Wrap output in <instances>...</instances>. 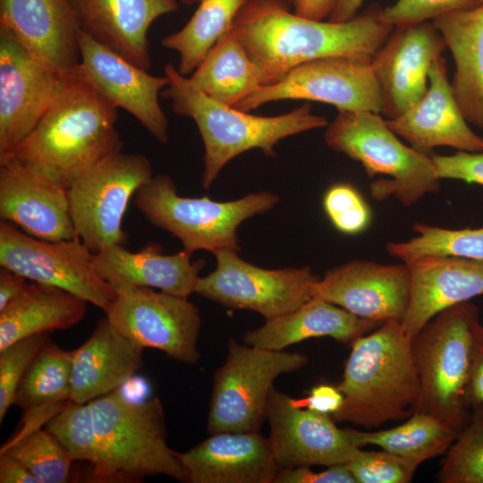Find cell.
<instances>
[{
    "mask_svg": "<svg viewBox=\"0 0 483 483\" xmlns=\"http://www.w3.org/2000/svg\"><path fill=\"white\" fill-rule=\"evenodd\" d=\"M66 77L0 29V158L10 156L31 132Z\"/></svg>",
    "mask_w": 483,
    "mask_h": 483,
    "instance_id": "15",
    "label": "cell"
},
{
    "mask_svg": "<svg viewBox=\"0 0 483 483\" xmlns=\"http://www.w3.org/2000/svg\"><path fill=\"white\" fill-rule=\"evenodd\" d=\"M47 341L46 334H38L0 350V424L13 404L17 388L26 371Z\"/></svg>",
    "mask_w": 483,
    "mask_h": 483,
    "instance_id": "39",
    "label": "cell"
},
{
    "mask_svg": "<svg viewBox=\"0 0 483 483\" xmlns=\"http://www.w3.org/2000/svg\"><path fill=\"white\" fill-rule=\"evenodd\" d=\"M411 343L394 319L354 340L336 386L343 402L333 419L374 428L411 416L420 394Z\"/></svg>",
    "mask_w": 483,
    "mask_h": 483,
    "instance_id": "3",
    "label": "cell"
},
{
    "mask_svg": "<svg viewBox=\"0 0 483 483\" xmlns=\"http://www.w3.org/2000/svg\"><path fill=\"white\" fill-rule=\"evenodd\" d=\"M177 455L191 483H274L280 470L259 431L213 434Z\"/></svg>",
    "mask_w": 483,
    "mask_h": 483,
    "instance_id": "25",
    "label": "cell"
},
{
    "mask_svg": "<svg viewBox=\"0 0 483 483\" xmlns=\"http://www.w3.org/2000/svg\"><path fill=\"white\" fill-rule=\"evenodd\" d=\"M482 4H483V0H482Z\"/></svg>",
    "mask_w": 483,
    "mask_h": 483,
    "instance_id": "52",
    "label": "cell"
},
{
    "mask_svg": "<svg viewBox=\"0 0 483 483\" xmlns=\"http://www.w3.org/2000/svg\"><path fill=\"white\" fill-rule=\"evenodd\" d=\"M117 118L114 106L69 74L43 117L10 156L67 190L97 161L122 150Z\"/></svg>",
    "mask_w": 483,
    "mask_h": 483,
    "instance_id": "2",
    "label": "cell"
},
{
    "mask_svg": "<svg viewBox=\"0 0 483 483\" xmlns=\"http://www.w3.org/2000/svg\"><path fill=\"white\" fill-rule=\"evenodd\" d=\"M0 29L64 76L80 62V29L70 0H0Z\"/></svg>",
    "mask_w": 483,
    "mask_h": 483,
    "instance_id": "21",
    "label": "cell"
},
{
    "mask_svg": "<svg viewBox=\"0 0 483 483\" xmlns=\"http://www.w3.org/2000/svg\"><path fill=\"white\" fill-rule=\"evenodd\" d=\"M22 462L38 483L69 481L73 460L63 445L47 428L35 429L13 437L1 452Z\"/></svg>",
    "mask_w": 483,
    "mask_h": 483,
    "instance_id": "36",
    "label": "cell"
},
{
    "mask_svg": "<svg viewBox=\"0 0 483 483\" xmlns=\"http://www.w3.org/2000/svg\"><path fill=\"white\" fill-rule=\"evenodd\" d=\"M479 318L475 304L458 303L436 315L411 343L420 384L414 411L431 414L459 431L471 415L472 326Z\"/></svg>",
    "mask_w": 483,
    "mask_h": 483,
    "instance_id": "7",
    "label": "cell"
},
{
    "mask_svg": "<svg viewBox=\"0 0 483 483\" xmlns=\"http://www.w3.org/2000/svg\"><path fill=\"white\" fill-rule=\"evenodd\" d=\"M432 23L453 57L451 89L467 123L483 129V4L440 15Z\"/></svg>",
    "mask_w": 483,
    "mask_h": 483,
    "instance_id": "29",
    "label": "cell"
},
{
    "mask_svg": "<svg viewBox=\"0 0 483 483\" xmlns=\"http://www.w3.org/2000/svg\"><path fill=\"white\" fill-rule=\"evenodd\" d=\"M26 283L27 279L22 275L1 267L0 310L19 295Z\"/></svg>",
    "mask_w": 483,
    "mask_h": 483,
    "instance_id": "49",
    "label": "cell"
},
{
    "mask_svg": "<svg viewBox=\"0 0 483 483\" xmlns=\"http://www.w3.org/2000/svg\"><path fill=\"white\" fill-rule=\"evenodd\" d=\"M143 347L100 319L90 336L72 350L71 396L86 403L124 385L143 364Z\"/></svg>",
    "mask_w": 483,
    "mask_h": 483,
    "instance_id": "27",
    "label": "cell"
},
{
    "mask_svg": "<svg viewBox=\"0 0 483 483\" xmlns=\"http://www.w3.org/2000/svg\"><path fill=\"white\" fill-rule=\"evenodd\" d=\"M80 30L129 62L149 70L151 23L178 9L176 0H70Z\"/></svg>",
    "mask_w": 483,
    "mask_h": 483,
    "instance_id": "24",
    "label": "cell"
},
{
    "mask_svg": "<svg viewBox=\"0 0 483 483\" xmlns=\"http://www.w3.org/2000/svg\"><path fill=\"white\" fill-rule=\"evenodd\" d=\"M403 262L411 295L402 325L411 340L442 310L483 294V259L424 255Z\"/></svg>",
    "mask_w": 483,
    "mask_h": 483,
    "instance_id": "23",
    "label": "cell"
},
{
    "mask_svg": "<svg viewBox=\"0 0 483 483\" xmlns=\"http://www.w3.org/2000/svg\"><path fill=\"white\" fill-rule=\"evenodd\" d=\"M249 0H199L190 21L180 30L161 40L163 47L178 53V71L191 75L216 43L233 25Z\"/></svg>",
    "mask_w": 483,
    "mask_h": 483,
    "instance_id": "34",
    "label": "cell"
},
{
    "mask_svg": "<svg viewBox=\"0 0 483 483\" xmlns=\"http://www.w3.org/2000/svg\"><path fill=\"white\" fill-rule=\"evenodd\" d=\"M180 1H182V3L187 4H193L197 3V2H199V0H180Z\"/></svg>",
    "mask_w": 483,
    "mask_h": 483,
    "instance_id": "51",
    "label": "cell"
},
{
    "mask_svg": "<svg viewBox=\"0 0 483 483\" xmlns=\"http://www.w3.org/2000/svg\"><path fill=\"white\" fill-rule=\"evenodd\" d=\"M468 401L471 408L483 406V325L479 319L472 326V359Z\"/></svg>",
    "mask_w": 483,
    "mask_h": 483,
    "instance_id": "45",
    "label": "cell"
},
{
    "mask_svg": "<svg viewBox=\"0 0 483 483\" xmlns=\"http://www.w3.org/2000/svg\"><path fill=\"white\" fill-rule=\"evenodd\" d=\"M167 85L161 97L171 101L174 114L191 118L203 145L201 185L208 189L223 167L238 155L258 148L267 157H275V147L289 136L326 127L325 116L311 113L303 104L276 116H258L214 100L172 64L164 67Z\"/></svg>",
    "mask_w": 483,
    "mask_h": 483,
    "instance_id": "4",
    "label": "cell"
},
{
    "mask_svg": "<svg viewBox=\"0 0 483 483\" xmlns=\"http://www.w3.org/2000/svg\"><path fill=\"white\" fill-rule=\"evenodd\" d=\"M153 177L142 153L114 152L86 170L68 189L77 237L92 252L124 244L122 223L131 198Z\"/></svg>",
    "mask_w": 483,
    "mask_h": 483,
    "instance_id": "10",
    "label": "cell"
},
{
    "mask_svg": "<svg viewBox=\"0 0 483 483\" xmlns=\"http://www.w3.org/2000/svg\"><path fill=\"white\" fill-rule=\"evenodd\" d=\"M356 483H409L419 464L382 451H360L345 463Z\"/></svg>",
    "mask_w": 483,
    "mask_h": 483,
    "instance_id": "40",
    "label": "cell"
},
{
    "mask_svg": "<svg viewBox=\"0 0 483 483\" xmlns=\"http://www.w3.org/2000/svg\"><path fill=\"white\" fill-rule=\"evenodd\" d=\"M87 301L63 289L30 281L0 310V350L22 338L68 329L85 316Z\"/></svg>",
    "mask_w": 483,
    "mask_h": 483,
    "instance_id": "30",
    "label": "cell"
},
{
    "mask_svg": "<svg viewBox=\"0 0 483 483\" xmlns=\"http://www.w3.org/2000/svg\"><path fill=\"white\" fill-rule=\"evenodd\" d=\"M381 324L360 318L322 299L311 298L298 309L247 331L243 343L262 349L284 351L309 338L328 336L351 344Z\"/></svg>",
    "mask_w": 483,
    "mask_h": 483,
    "instance_id": "28",
    "label": "cell"
},
{
    "mask_svg": "<svg viewBox=\"0 0 483 483\" xmlns=\"http://www.w3.org/2000/svg\"><path fill=\"white\" fill-rule=\"evenodd\" d=\"M80 62L71 75L85 81L117 109L131 114L159 143L169 141V122L158 97L167 78L154 76L80 30Z\"/></svg>",
    "mask_w": 483,
    "mask_h": 483,
    "instance_id": "16",
    "label": "cell"
},
{
    "mask_svg": "<svg viewBox=\"0 0 483 483\" xmlns=\"http://www.w3.org/2000/svg\"><path fill=\"white\" fill-rule=\"evenodd\" d=\"M46 428L63 445L73 461H83L94 466L97 461L98 445L90 402L69 401L48 422Z\"/></svg>",
    "mask_w": 483,
    "mask_h": 483,
    "instance_id": "38",
    "label": "cell"
},
{
    "mask_svg": "<svg viewBox=\"0 0 483 483\" xmlns=\"http://www.w3.org/2000/svg\"><path fill=\"white\" fill-rule=\"evenodd\" d=\"M0 217L41 240L78 238L67 190L13 156L0 158Z\"/></svg>",
    "mask_w": 483,
    "mask_h": 483,
    "instance_id": "20",
    "label": "cell"
},
{
    "mask_svg": "<svg viewBox=\"0 0 483 483\" xmlns=\"http://www.w3.org/2000/svg\"><path fill=\"white\" fill-rule=\"evenodd\" d=\"M90 403L98 445L93 481L139 482L164 475L188 482L177 452L168 446L157 397L134 401L117 389Z\"/></svg>",
    "mask_w": 483,
    "mask_h": 483,
    "instance_id": "5",
    "label": "cell"
},
{
    "mask_svg": "<svg viewBox=\"0 0 483 483\" xmlns=\"http://www.w3.org/2000/svg\"><path fill=\"white\" fill-rule=\"evenodd\" d=\"M238 250L214 253L213 272L199 277L195 292L233 309H250L269 320L313 298L320 277L309 267L266 269L243 260Z\"/></svg>",
    "mask_w": 483,
    "mask_h": 483,
    "instance_id": "12",
    "label": "cell"
},
{
    "mask_svg": "<svg viewBox=\"0 0 483 483\" xmlns=\"http://www.w3.org/2000/svg\"><path fill=\"white\" fill-rule=\"evenodd\" d=\"M430 157L438 179L483 185V152L457 151L450 156L431 153Z\"/></svg>",
    "mask_w": 483,
    "mask_h": 483,
    "instance_id": "43",
    "label": "cell"
},
{
    "mask_svg": "<svg viewBox=\"0 0 483 483\" xmlns=\"http://www.w3.org/2000/svg\"><path fill=\"white\" fill-rule=\"evenodd\" d=\"M324 140L331 149L360 163L369 178L386 176L370 184L377 201L394 196L411 207L440 189L430 154L403 144L380 114L340 111L326 126Z\"/></svg>",
    "mask_w": 483,
    "mask_h": 483,
    "instance_id": "6",
    "label": "cell"
},
{
    "mask_svg": "<svg viewBox=\"0 0 483 483\" xmlns=\"http://www.w3.org/2000/svg\"><path fill=\"white\" fill-rule=\"evenodd\" d=\"M289 0H249L233 30L264 72L267 85L312 60L343 56L370 62L394 26L376 4L343 21L312 20L290 10Z\"/></svg>",
    "mask_w": 483,
    "mask_h": 483,
    "instance_id": "1",
    "label": "cell"
},
{
    "mask_svg": "<svg viewBox=\"0 0 483 483\" xmlns=\"http://www.w3.org/2000/svg\"><path fill=\"white\" fill-rule=\"evenodd\" d=\"M323 208L333 225L344 234L360 233L370 222L369 205L350 183L329 187L323 198Z\"/></svg>",
    "mask_w": 483,
    "mask_h": 483,
    "instance_id": "41",
    "label": "cell"
},
{
    "mask_svg": "<svg viewBox=\"0 0 483 483\" xmlns=\"http://www.w3.org/2000/svg\"><path fill=\"white\" fill-rule=\"evenodd\" d=\"M0 483H38L34 475L19 460L0 453Z\"/></svg>",
    "mask_w": 483,
    "mask_h": 483,
    "instance_id": "47",
    "label": "cell"
},
{
    "mask_svg": "<svg viewBox=\"0 0 483 483\" xmlns=\"http://www.w3.org/2000/svg\"><path fill=\"white\" fill-rule=\"evenodd\" d=\"M358 447L371 445L419 464L445 454L461 431L428 414L414 411L405 422L377 431L349 428Z\"/></svg>",
    "mask_w": 483,
    "mask_h": 483,
    "instance_id": "33",
    "label": "cell"
},
{
    "mask_svg": "<svg viewBox=\"0 0 483 483\" xmlns=\"http://www.w3.org/2000/svg\"><path fill=\"white\" fill-rule=\"evenodd\" d=\"M307 362V356L300 352L267 350L230 339L225 360L213 376L207 433L259 431L274 381Z\"/></svg>",
    "mask_w": 483,
    "mask_h": 483,
    "instance_id": "9",
    "label": "cell"
},
{
    "mask_svg": "<svg viewBox=\"0 0 483 483\" xmlns=\"http://www.w3.org/2000/svg\"><path fill=\"white\" fill-rule=\"evenodd\" d=\"M279 197L263 191L232 201L178 194L166 174H157L135 193L134 205L152 225L178 238L190 253L203 250H239L238 226L246 219L273 208Z\"/></svg>",
    "mask_w": 483,
    "mask_h": 483,
    "instance_id": "8",
    "label": "cell"
},
{
    "mask_svg": "<svg viewBox=\"0 0 483 483\" xmlns=\"http://www.w3.org/2000/svg\"><path fill=\"white\" fill-rule=\"evenodd\" d=\"M94 257L79 238L41 240L11 222H0L2 268L67 291L105 312L117 292L97 272Z\"/></svg>",
    "mask_w": 483,
    "mask_h": 483,
    "instance_id": "11",
    "label": "cell"
},
{
    "mask_svg": "<svg viewBox=\"0 0 483 483\" xmlns=\"http://www.w3.org/2000/svg\"><path fill=\"white\" fill-rule=\"evenodd\" d=\"M411 295V271L402 261L352 260L326 270L314 284L313 298L337 305L367 320H401Z\"/></svg>",
    "mask_w": 483,
    "mask_h": 483,
    "instance_id": "19",
    "label": "cell"
},
{
    "mask_svg": "<svg viewBox=\"0 0 483 483\" xmlns=\"http://www.w3.org/2000/svg\"><path fill=\"white\" fill-rule=\"evenodd\" d=\"M72 351L47 341L21 379L13 404L26 411L21 430L14 437L40 428L70 401Z\"/></svg>",
    "mask_w": 483,
    "mask_h": 483,
    "instance_id": "31",
    "label": "cell"
},
{
    "mask_svg": "<svg viewBox=\"0 0 483 483\" xmlns=\"http://www.w3.org/2000/svg\"><path fill=\"white\" fill-rule=\"evenodd\" d=\"M428 83L427 93L418 103L400 116L386 119L388 127L425 154L440 146L483 152V137L469 127L457 106L442 55L429 68Z\"/></svg>",
    "mask_w": 483,
    "mask_h": 483,
    "instance_id": "22",
    "label": "cell"
},
{
    "mask_svg": "<svg viewBox=\"0 0 483 483\" xmlns=\"http://www.w3.org/2000/svg\"><path fill=\"white\" fill-rule=\"evenodd\" d=\"M413 231L417 234L410 240L386 244L391 257L401 261L424 255L483 259V227L448 229L415 223Z\"/></svg>",
    "mask_w": 483,
    "mask_h": 483,
    "instance_id": "35",
    "label": "cell"
},
{
    "mask_svg": "<svg viewBox=\"0 0 483 483\" xmlns=\"http://www.w3.org/2000/svg\"><path fill=\"white\" fill-rule=\"evenodd\" d=\"M482 0H397L382 9V18L393 26L433 21L453 12L474 9Z\"/></svg>",
    "mask_w": 483,
    "mask_h": 483,
    "instance_id": "42",
    "label": "cell"
},
{
    "mask_svg": "<svg viewBox=\"0 0 483 483\" xmlns=\"http://www.w3.org/2000/svg\"><path fill=\"white\" fill-rule=\"evenodd\" d=\"M293 12L302 17L323 21L328 18L335 0H289Z\"/></svg>",
    "mask_w": 483,
    "mask_h": 483,
    "instance_id": "48",
    "label": "cell"
},
{
    "mask_svg": "<svg viewBox=\"0 0 483 483\" xmlns=\"http://www.w3.org/2000/svg\"><path fill=\"white\" fill-rule=\"evenodd\" d=\"M294 99L318 101L345 110L380 114L381 93L370 63L332 56L303 63L278 82L264 86L233 107L250 112L267 103Z\"/></svg>",
    "mask_w": 483,
    "mask_h": 483,
    "instance_id": "14",
    "label": "cell"
},
{
    "mask_svg": "<svg viewBox=\"0 0 483 483\" xmlns=\"http://www.w3.org/2000/svg\"><path fill=\"white\" fill-rule=\"evenodd\" d=\"M116 292L105 313L120 334L181 362L193 365L199 361L201 316L188 298L148 287H130Z\"/></svg>",
    "mask_w": 483,
    "mask_h": 483,
    "instance_id": "13",
    "label": "cell"
},
{
    "mask_svg": "<svg viewBox=\"0 0 483 483\" xmlns=\"http://www.w3.org/2000/svg\"><path fill=\"white\" fill-rule=\"evenodd\" d=\"M445 47L432 21L394 26L369 62L381 93L382 116L394 119L425 96L429 68Z\"/></svg>",
    "mask_w": 483,
    "mask_h": 483,
    "instance_id": "18",
    "label": "cell"
},
{
    "mask_svg": "<svg viewBox=\"0 0 483 483\" xmlns=\"http://www.w3.org/2000/svg\"><path fill=\"white\" fill-rule=\"evenodd\" d=\"M301 408L272 387L267 406V438L279 469L344 464L360 451L349 428H338L330 414Z\"/></svg>",
    "mask_w": 483,
    "mask_h": 483,
    "instance_id": "17",
    "label": "cell"
},
{
    "mask_svg": "<svg viewBox=\"0 0 483 483\" xmlns=\"http://www.w3.org/2000/svg\"><path fill=\"white\" fill-rule=\"evenodd\" d=\"M301 407L332 415L343 402V395L336 386L319 385L314 386L308 397L297 401Z\"/></svg>",
    "mask_w": 483,
    "mask_h": 483,
    "instance_id": "46",
    "label": "cell"
},
{
    "mask_svg": "<svg viewBox=\"0 0 483 483\" xmlns=\"http://www.w3.org/2000/svg\"><path fill=\"white\" fill-rule=\"evenodd\" d=\"M470 419L444 454L437 474L442 483H483V406Z\"/></svg>",
    "mask_w": 483,
    "mask_h": 483,
    "instance_id": "37",
    "label": "cell"
},
{
    "mask_svg": "<svg viewBox=\"0 0 483 483\" xmlns=\"http://www.w3.org/2000/svg\"><path fill=\"white\" fill-rule=\"evenodd\" d=\"M191 255L183 249L164 254L158 243H148L138 251L115 244L95 253L94 263L98 275L116 292L148 287L189 298L196 291L199 274L205 265L203 259L192 262Z\"/></svg>",
    "mask_w": 483,
    "mask_h": 483,
    "instance_id": "26",
    "label": "cell"
},
{
    "mask_svg": "<svg viewBox=\"0 0 483 483\" xmlns=\"http://www.w3.org/2000/svg\"><path fill=\"white\" fill-rule=\"evenodd\" d=\"M189 78L206 95L230 106L267 85L264 72L250 57L233 28Z\"/></svg>",
    "mask_w": 483,
    "mask_h": 483,
    "instance_id": "32",
    "label": "cell"
},
{
    "mask_svg": "<svg viewBox=\"0 0 483 483\" xmlns=\"http://www.w3.org/2000/svg\"><path fill=\"white\" fill-rule=\"evenodd\" d=\"M365 0H335L333 10L328 21L343 22L349 21L358 14V11Z\"/></svg>",
    "mask_w": 483,
    "mask_h": 483,
    "instance_id": "50",
    "label": "cell"
},
{
    "mask_svg": "<svg viewBox=\"0 0 483 483\" xmlns=\"http://www.w3.org/2000/svg\"><path fill=\"white\" fill-rule=\"evenodd\" d=\"M274 483H356L346 464L329 466L316 472L309 466L280 469Z\"/></svg>",
    "mask_w": 483,
    "mask_h": 483,
    "instance_id": "44",
    "label": "cell"
}]
</instances>
